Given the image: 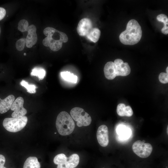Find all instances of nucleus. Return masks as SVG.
<instances>
[{"mask_svg": "<svg viewBox=\"0 0 168 168\" xmlns=\"http://www.w3.org/2000/svg\"><path fill=\"white\" fill-rule=\"evenodd\" d=\"M56 133H55L56 134Z\"/></svg>", "mask_w": 168, "mask_h": 168, "instance_id": "f704fd0d", "label": "nucleus"}, {"mask_svg": "<svg viewBox=\"0 0 168 168\" xmlns=\"http://www.w3.org/2000/svg\"><path fill=\"white\" fill-rule=\"evenodd\" d=\"M70 114L74 120L80 123L83 126H88L91 123L90 116L82 108L74 107L71 110Z\"/></svg>", "mask_w": 168, "mask_h": 168, "instance_id": "423d86ee", "label": "nucleus"}, {"mask_svg": "<svg viewBox=\"0 0 168 168\" xmlns=\"http://www.w3.org/2000/svg\"><path fill=\"white\" fill-rule=\"evenodd\" d=\"M100 35V31L97 28H92L86 35L91 41L96 42L99 40Z\"/></svg>", "mask_w": 168, "mask_h": 168, "instance_id": "dca6fc26", "label": "nucleus"}, {"mask_svg": "<svg viewBox=\"0 0 168 168\" xmlns=\"http://www.w3.org/2000/svg\"><path fill=\"white\" fill-rule=\"evenodd\" d=\"M159 80L161 83L165 84L168 82V74L166 73L162 72L159 76Z\"/></svg>", "mask_w": 168, "mask_h": 168, "instance_id": "a878e982", "label": "nucleus"}, {"mask_svg": "<svg viewBox=\"0 0 168 168\" xmlns=\"http://www.w3.org/2000/svg\"><path fill=\"white\" fill-rule=\"evenodd\" d=\"M133 114V112L131 107L130 106H126L125 108V116L130 117Z\"/></svg>", "mask_w": 168, "mask_h": 168, "instance_id": "bb28decb", "label": "nucleus"}, {"mask_svg": "<svg viewBox=\"0 0 168 168\" xmlns=\"http://www.w3.org/2000/svg\"><path fill=\"white\" fill-rule=\"evenodd\" d=\"M60 32L52 27L45 28L43 33L46 37L43 40V45L46 47H49L53 51L59 50L62 48L63 44L60 38Z\"/></svg>", "mask_w": 168, "mask_h": 168, "instance_id": "f03ea898", "label": "nucleus"}, {"mask_svg": "<svg viewBox=\"0 0 168 168\" xmlns=\"http://www.w3.org/2000/svg\"><path fill=\"white\" fill-rule=\"evenodd\" d=\"M168 127L167 126V134H168Z\"/></svg>", "mask_w": 168, "mask_h": 168, "instance_id": "72a5a7b5", "label": "nucleus"}, {"mask_svg": "<svg viewBox=\"0 0 168 168\" xmlns=\"http://www.w3.org/2000/svg\"><path fill=\"white\" fill-rule=\"evenodd\" d=\"M24 102V99L21 97H17L14 101L10 109L14 111L12 114V118L21 117L27 113L26 109L23 107Z\"/></svg>", "mask_w": 168, "mask_h": 168, "instance_id": "0eeeda50", "label": "nucleus"}, {"mask_svg": "<svg viewBox=\"0 0 168 168\" xmlns=\"http://www.w3.org/2000/svg\"><path fill=\"white\" fill-rule=\"evenodd\" d=\"M92 21L90 19L83 18L78 23L77 29V32L80 36H86L92 28Z\"/></svg>", "mask_w": 168, "mask_h": 168, "instance_id": "9d476101", "label": "nucleus"}, {"mask_svg": "<svg viewBox=\"0 0 168 168\" xmlns=\"http://www.w3.org/2000/svg\"><path fill=\"white\" fill-rule=\"evenodd\" d=\"M21 85L26 88L27 91L30 93H35L36 92V86L35 85H30L24 80L20 82Z\"/></svg>", "mask_w": 168, "mask_h": 168, "instance_id": "412c9836", "label": "nucleus"}, {"mask_svg": "<svg viewBox=\"0 0 168 168\" xmlns=\"http://www.w3.org/2000/svg\"><path fill=\"white\" fill-rule=\"evenodd\" d=\"M36 31V28L35 25H31L29 26L27 31L28 33L25 42L27 48H31L36 44L38 39Z\"/></svg>", "mask_w": 168, "mask_h": 168, "instance_id": "9b49d317", "label": "nucleus"}, {"mask_svg": "<svg viewBox=\"0 0 168 168\" xmlns=\"http://www.w3.org/2000/svg\"><path fill=\"white\" fill-rule=\"evenodd\" d=\"M152 149L150 144L139 140L135 142L132 145L134 152L142 158H146L149 156L152 152Z\"/></svg>", "mask_w": 168, "mask_h": 168, "instance_id": "39448f33", "label": "nucleus"}, {"mask_svg": "<svg viewBox=\"0 0 168 168\" xmlns=\"http://www.w3.org/2000/svg\"><path fill=\"white\" fill-rule=\"evenodd\" d=\"M28 118L26 116L14 118H5L3 122V126L7 131L11 132H16L22 130L26 125Z\"/></svg>", "mask_w": 168, "mask_h": 168, "instance_id": "20e7f679", "label": "nucleus"}, {"mask_svg": "<svg viewBox=\"0 0 168 168\" xmlns=\"http://www.w3.org/2000/svg\"><path fill=\"white\" fill-rule=\"evenodd\" d=\"M26 39L21 38L18 40L16 44V49L19 51H22L25 47Z\"/></svg>", "mask_w": 168, "mask_h": 168, "instance_id": "b1692460", "label": "nucleus"}, {"mask_svg": "<svg viewBox=\"0 0 168 168\" xmlns=\"http://www.w3.org/2000/svg\"><path fill=\"white\" fill-rule=\"evenodd\" d=\"M1 33V27L0 26V35Z\"/></svg>", "mask_w": 168, "mask_h": 168, "instance_id": "2f4dec72", "label": "nucleus"}, {"mask_svg": "<svg viewBox=\"0 0 168 168\" xmlns=\"http://www.w3.org/2000/svg\"><path fill=\"white\" fill-rule=\"evenodd\" d=\"M62 77L65 81L76 83L77 81V77L68 71L62 72L61 73Z\"/></svg>", "mask_w": 168, "mask_h": 168, "instance_id": "a211bd4d", "label": "nucleus"}, {"mask_svg": "<svg viewBox=\"0 0 168 168\" xmlns=\"http://www.w3.org/2000/svg\"><path fill=\"white\" fill-rule=\"evenodd\" d=\"M117 76H125L130 73L131 69L127 63H124L121 59L118 58L114 62Z\"/></svg>", "mask_w": 168, "mask_h": 168, "instance_id": "6e6552de", "label": "nucleus"}, {"mask_svg": "<svg viewBox=\"0 0 168 168\" xmlns=\"http://www.w3.org/2000/svg\"></svg>", "mask_w": 168, "mask_h": 168, "instance_id": "e433bc0d", "label": "nucleus"}, {"mask_svg": "<svg viewBox=\"0 0 168 168\" xmlns=\"http://www.w3.org/2000/svg\"><path fill=\"white\" fill-rule=\"evenodd\" d=\"M104 71L105 77L108 80L113 79L116 76L115 65L113 62H107L104 66Z\"/></svg>", "mask_w": 168, "mask_h": 168, "instance_id": "ddd939ff", "label": "nucleus"}, {"mask_svg": "<svg viewBox=\"0 0 168 168\" xmlns=\"http://www.w3.org/2000/svg\"><path fill=\"white\" fill-rule=\"evenodd\" d=\"M168 67H167L166 68V73L168 74Z\"/></svg>", "mask_w": 168, "mask_h": 168, "instance_id": "7c9ffc66", "label": "nucleus"}, {"mask_svg": "<svg viewBox=\"0 0 168 168\" xmlns=\"http://www.w3.org/2000/svg\"><path fill=\"white\" fill-rule=\"evenodd\" d=\"M79 161V157L78 155L73 154L68 158L65 165V168H75L78 165Z\"/></svg>", "mask_w": 168, "mask_h": 168, "instance_id": "2eb2a0df", "label": "nucleus"}, {"mask_svg": "<svg viewBox=\"0 0 168 168\" xmlns=\"http://www.w3.org/2000/svg\"><path fill=\"white\" fill-rule=\"evenodd\" d=\"M23 168H40V165L37 157L30 156L25 161Z\"/></svg>", "mask_w": 168, "mask_h": 168, "instance_id": "4468645a", "label": "nucleus"}, {"mask_svg": "<svg viewBox=\"0 0 168 168\" xmlns=\"http://www.w3.org/2000/svg\"><path fill=\"white\" fill-rule=\"evenodd\" d=\"M96 137L98 142L101 146L105 147L108 145L109 142V132L106 125H102L98 127Z\"/></svg>", "mask_w": 168, "mask_h": 168, "instance_id": "1a4fd4ad", "label": "nucleus"}, {"mask_svg": "<svg viewBox=\"0 0 168 168\" xmlns=\"http://www.w3.org/2000/svg\"><path fill=\"white\" fill-rule=\"evenodd\" d=\"M67 158L68 157L64 154H59L55 156L54 159V162L56 165L65 166Z\"/></svg>", "mask_w": 168, "mask_h": 168, "instance_id": "aec40b11", "label": "nucleus"}, {"mask_svg": "<svg viewBox=\"0 0 168 168\" xmlns=\"http://www.w3.org/2000/svg\"><path fill=\"white\" fill-rule=\"evenodd\" d=\"M6 10L3 8L0 7V21L2 19L6 14Z\"/></svg>", "mask_w": 168, "mask_h": 168, "instance_id": "c85d7f7f", "label": "nucleus"}, {"mask_svg": "<svg viewBox=\"0 0 168 168\" xmlns=\"http://www.w3.org/2000/svg\"><path fill=\"white\" fill-rule=\"evenodd\" d=\"M117 131L118 134L123 138H126L129 135V132L128 129L124 127H119Z\"/></svg>", "mask_w": 168, "mask_h": 168, "instance_id": "5701e85b", "label": "nucleus"}, {"mask_svg": "<svg viewBox=\"0 0 168 168\" xmlns=\"http://www.w3.org/2000/svg\"><path fill=\"white\" fill-rule=\"evenodd\" d=\"M57 168H66L64 165H58Z\"/></svg>", "mask_w": 168, "mask_h": 168, "instance_id": "c756f323", "label": "nucleus"}, {"mask_svg": "<svg viewBox=\"0 0 168 168\" xmlns=\"http://www.w3.org/2000/svg\"><path fill=\"white\" fill-rule=\"evenodd\" d=\"M56 126L58 133L62 135L65 136L72 132L75 123L71 116L66 112L63 111L57 117Z\"/></svg>", "mask_w": 168, "mask_h": 168, "instance_id": "7ed1b4c3", "label": "nucleus"}, {"mask_svg": "<svg viewBox=\"0 0 168 168\" xmlns=\"http://www.w3.org/2000/svg\"></svg>", "mask_w": 168, "mask_h": 168, "instance_id": "c9c22d12", "label": "nucleus"}, {"mask_svg": "<svg viewBox=\"0 0 168 168\" xmlns=\"http://www.w3.org/2000/svg\"><path fill=\"white\" fill-rule=\"evenodd\" d=\"M15 99V96L12 95L8 96L3 100L0 98V113L3 114L10 109Z\"/></svg>", "mask_w": 168, "mask_h": 168, "instance_id": "f8f14e48", "label": "nucleus"}, {"mask_svg": "<svg viewBox=\"0 0 168 168\" xmlns=\"http://www.w3.org/2000/svg\"><path fill=\"white\" fill-rule=\"evenodd\" d=\"M24 55H26V53H24Z\"/></svg>", "mask_w": 168, "mask_h": 168, "instance_id": "473e14b6", "label": "nucleus"}, {"mask_svg": "<svg viewBox=\"0 0 168 168\" xmlns=\"http://www.w3.org/2000/svg\"><path fill=\"white\" fill-rule=\"evenodd\" d=\"M6 159L4 156L0 154V168H6L4 166Z\"/></svg>", "mask_w": 168, "mask_h": 168, "instance_id": "cd10ccee", "label": "nucleus"}, {"mask_svg": "<svg viewBox=\"0 0 168 168\" xmlns=\"http://www.w3.org/2000/svg\"><path fill=\"white\" fill-rule=\"evenodd\" d=\"M157 20L160 22H163L164 27L161 30V32L163 34L167 35L168 33V18L165 14H161L158 15L156 17Z\"/></svg>", "mask_w": 168, "mask_h": 168, "instance_id": "f3484780", "label": "nucleus"}, {"mask_svg": "<svg viewBox=\"0 0 168 168\" xmlns=\"http://www.w3.org/2000/svg\"><path fill=\"white\" fill-rule=\"evenodd\" d=\"M46 74V72L44 69L41 68H33L30 73L32 76H36L39 80L43 79Z\"/></svg>", "mask_w": 168, "mask_h": 168, "instance_id": "6ab92c4d", "label": "nucleus"}, {"mask_svg": "<svg viewBox=\"0 0 168 168\" xmlns=\"http://www.w3.org/2000/svg\"><path fill=\"white\" fill-rule=\"evenodd\" d=\"M142 33L141 27L138 22L132 19L128 23L126 30L120 34L119 40L124 44L133 45L140 41Z\"/></svg>", "mask_w": 168, "mask_h": 168, "instance_id": "f257e3e1", "label": "nucleus"}, {"mask_svg": "<svg viewBox=\"0 0 168 168\" xmlns=\"http://www.w3.org/2000/svg\"><path fill=\"white\" fill-rule=\"evenodd\" d=\"M28 26V21L26 20L23 19L21 20L19 22L18 29L21 32H24L27 31Z\"/></svg>", "mask_w": 168, "mask_h": 168, "instance_id": "4be33fe9", "label": "nucleus"}, {"mask_svg": "<svg viewBox=\"0 0 168 168\" xmlns=\"http://www.w3.org/2000/svg\"><path fill=\"white\" fill-rule=\"evenodd\" d=\"M126 106L123 103L119 104L117 106L116 111L118 114L120 116H125Z\"/></svg>", "mask_w": 168, "mask_h": 168, "instance_id": "393cba45", "label": "nucleus"}]
</instances>
